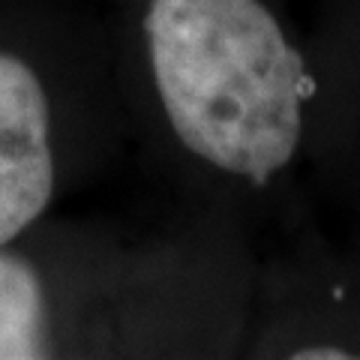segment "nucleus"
I'll list each match as a JSON object with an SVG mask.
<instances>
[{"instance_id":"nucleus-1","label":"nucleus","mask_w":360,"mask_h":360,"mask_svg":"<svg viewBox=\"0 0 360 360\" xmlns=\"http://www.w3.org/2000/svg\"><path fill=\"white\" fill-rule=\"evenodd\" d=\"M135 30L150 99L186 160L246 186L288 172L312 82L267 0H139Z\"/></svg>"},{"instance_id":"nucleus-2","label":"nucleus","mask_w":360,"mask_h":360,"mask_svg":"<svg viewBox=\"0 0 360 360\" xmlns=\"http://www.w3.org/2000/svg\"><path fill=\"white\" fill-rule=\"evenodd\" d=\"M58 99L27 51L0 39V246L25 240L63 184Z\"/></svg>"},{"instance_id":"nucleus-3","label":"nucleus","mask_w":360,"mask_h":360,"mask_svg":"<svg viewBox=\"0 0 360 360\" xmlns=\"http://www.w3.org/2000/svg\"><path fill=\"white\" fill-rule=\"evenodd\" d=\"M58 345V300L49 274L21 250V240L0 246V360L54 357Z\"/></svg>"}]
</instances>
